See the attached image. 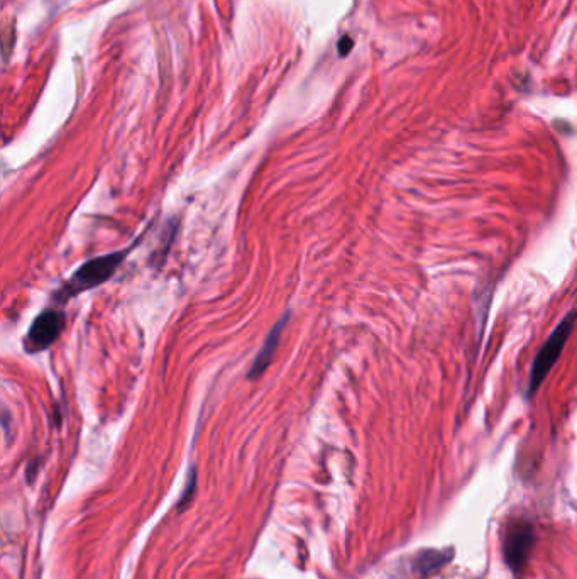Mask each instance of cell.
I'll list each match as a JSON object with an SVG mask.
<instances>
[{"instance_id":"277c9868","label":"cell","mask_w":577,"mask_h":579,"mask_svg":"<svg viewBox=\"0 0 577 579\" xmlns=\"http://www.w3.org/2000/svg\"><path fill=\"white\" fill-rule=\"evenodd\" d=\"M65 314L58 310H44L33 322L26 337V349L29 353H39L55 344L56 339L61 336L65 329Z\"/></svg>"},{"instance_id":"8992f818","label":"cell","mask_w":577,"mask_h":579,"mask_svg":"<svg viewBox=\"0 0 577 579\" xmlns=\"http://www.w3.org/2000/svg\"><path fill=\"white\" fill-rule=\"evenodd\" d=\"M451 556L440 551L420 552L412 559L413 579H429L437 573L444 564L449 563Z\"/></svg>"},{"instance_id":"6da1fadb","label":"cell","mask_w":577,"mask_h":579,"mask_svg":"<svg viewBox=\"0 0 577 579\" xmlns=\"http://www.w3.org/2000/svg\"><path fill=\"white\" fill-rule=\"evenodd\" d=\"M129 251L131 249H124V251H116V253L105 254V256L95 258V260L87 261L56 292V302L65 304V302L72 300L73 297H77L80 293L88 292L92 288L100 287L105 282H109L110 278L116 273L117 268L122 265V261L126 260Z\"/></svg>"},{"instance_id":"7a4b0ae2","label":"cell","mask_w":577,"mask_h":579,"mask_svg":"<svg viewBox=\"0 0 577 579\" xmlns=\"http://www.w3.org/2000/svg\"><path fill=\"white\" fill-rule=\"evenodd\" d=\"M577 310H572L561 320V324L550 334L549 339L544 346L540 348L539 354L535 356L534 366L530 371V380H528L527 397L530 398L539 390L545 376L554 368L557 359L561 356L562 349L566 348L567 341L571 337L572 329L576 326Z\"/></svg>"},{"instance_id":"5b68a950","label":"cell","mask_w":577,"mask_h":579,"mask_svg":"<svg viewBox=\"0 0 577 579\" xmlns=\"http://www.w3.org/2000/svg\"><path fill=\"white\" fill-rule=\"evenodd\" d=\"M290 320V314H286L283 319L273 327V331L268 334L266 341H264L263 348L259 351L258 356L254 359L253 366L249 370V378H258V376L263 375L266 368L270 366L271 359L275 356L276 349L280 346L281 336H283V329H285L286 324Z\"/></svg>"},{"instance_id":"52a82bcc","label":"cell","mask_w":577,"mask_h":579,"mask_svg":"<svg viewBox=\"0 0 577 579\" xmlns=\"http://www.w3.org/2000/svg\"><path fill=\"white\" fill-rule=\"evenodd\" d=\"M352 48V41L349 38H344L342 41L341 46H339V51H341V55H347L349 50Z\"/></svg>"},{"instance_id":"3957f363","label":"cell","mask_w":577,"mask_h":579,"mask_svg":"<svg viewBox=\"0 0 577 579\" xmlns=\"http://www.w3.org/2000/svg\"><path fill=\"white\" fill-rule=\"evenodd\" d=\"M535 530L534 525L527 520H512L506 527L505 559L513 573H520L527 564L530 551L534 547Z\"/></svg>"}]
</instances>
